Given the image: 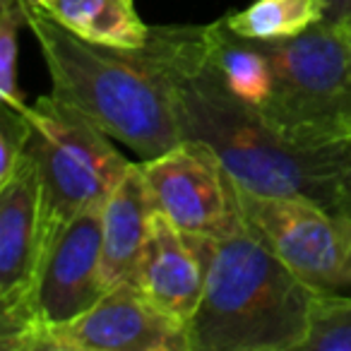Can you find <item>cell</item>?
Instances as JSON below:
<instances>
[{
  "label": "cell",
  "mask_w": 351,
  "mask_h": 351,
  "mask_svg": "<svg viewBox=\"0 0 351 351\" xmlns=\"http://www.w3.org/2000/svg\"><path fill=\"white\" fill-rule=\"evenodd\" d=\"M101 210L104 205L77 215L49 245L32 298V330L63 325L108 291L101 272Z\"/></svg>",
  "instance_id": "30bf717a"
},
{
  "label": "cell",
  "mask_w": 351,
  "mask_h": 351,
  "mask_svg": "<svg viewBox=\"0 0 351 351\" xmlns=\"http://www.w3.org/2000/svg\"><path fill=\"white\" fill-rule=\"evenodd\" d=\"M41 263V183L27 149L15 173L0 183V346L5 351H15L34 327L32 298Z\"/></svg>",
  "instance_id": "9c48e42d"
},
{
  "label": "cell",
  "mask_w": 351,
  "mask_h": 351,
  "mask_svg": "<svg viewBox=\"0 0 351 351\" xmlns=\"http://www.w3.org/2000/svg\"><path fill=\"white\" fill-rule=\"evenodd\" d=\"M341 25H344L346 29H349V34H351V17H349V20H346V22H341Z\"/></svg>",
  "instance_id": "ffe728a7"
},
{
  "label": "cell",
  "mask_w": 351,
  "mask_h": 351,
  "mask_svg": "<svg viewBox=\"0 0 351 351\" xmlns=\"http://www.w3.org/2000/svg\"><path fill=\"white\" fill-rule=\"evenodd\" d=\"M339 212L351 217V140L344 145V159H341L339 176Z\"/></svg>",
  "instance_id": "ac0fdd59"
},
{
  "label": "cell",
  "mask_w": 351,
  "mask_h": 351,
  "mask_svg": "<svg viewBox=\"0 0 351 351\" xmlns=\"http://www.w3.org/2000/svg\"><path fill=\"white\" fill-rule=\"evenodd\" d=\"M22 8L49 68L53 97L140 159H154L181 142L176 87L207 58L212 25L152 27L142 46L116 49L73 34L41 3L22 0Z\"/></svg>",
  "instance_id": "6da1fadb"
},
{
  "label": "cell",
  "mask_w": 351,
  "mask_h": 351,
  "mask_svg": "<svg viewBox=\"0 0 351 351\" xmlns=\"http://www.w3.org/2000/svg\"><path fill=\"white\" fill-rule=\"evenodd\" d=\"M29 147L41 183L44 255L77 215L101 207L128 173V161L101 128L58 97H39L27 106Z\"/></svg>",
  "instance_id": "5b68a950"
},
{
  "label": "cell",
  "mask_w": 351,
  "mask_h": 351,
  "mask_svg": "<svg viewBox=\"0 0 351 351\" xmlns=\"http://www.w3.org/2000/svg\"><path fill=\"white\" fill-rule=\"evenodd\" d=\"M303 351H351V296L317 291Z\"/></svg>",
  "instance_id": "9a60e30c"
},
{
  "label": "cell",
  "mask_w": 351,
  "mask_h": 351,
  "mask_svg": "<svg viewBox=\"0 0 351 351\" xmlns=\"http://www.w3.org/2000/svg\"><path fill=\"white\" fill-rule=\"evenodd\" d=\"M176 121L181 140L205 142L245 191L306 197L339 212L344 145L327 149L289 145L231 92L210 53L176 87Z\"/></svg>",
  "instance_id": "3957f363"
},
{
  "label": "cell",
  "mask_w": 351,
  "mask_h": 351,
  "mask_svg": "<svg viewBox=\"0 0 351 351\" xmlns=\"http://www.w3.org/2000/svg\"><path fill=\"white\" fill-rule=\"evenodd\" d=\"M210 241L186 234L154 210L132 282L156 306L188 325L205 289Z\"/></svg>",
  "instance_id": "8fae6325"
},
{
  "label": "cell",
  "mask_w": 351,
  "mask_h": 351,
  "mask_svg": "<svg viewBox=\"0 0 351 351\" xmlns=\"http://www.w3.org/2000/svg\"><path fill=\"white\" fill-rule=\"evenodd\" d=\"M327 20L325 0H253L248 8L221 17L234 34L253 41H282Z\"/></svg>",
  "instance_id": "5bb4252c"
},
{
  "label": "cell",
  "mask_w": 351,
  "mask_h": 351,
  "mask_svg": "<svg viewBox=\"0 0 351 351\" xmlns=\"http://www.w3.org/2000/svg\"><path fill=\"white\" fill-rule=\"evenodd\" d=\"M317 291L248 226L210 241L191 351H303Z\"/></svg>",
  "instance_id": "7a4b0ae2"
},
{
  "label": "cell",
  "mask_w": 351,
  "mask_h": 351,
  "mask_svg": "<svg viewBox=\"0 0 351 351\" xmlns=\"http://www.w3.org/2000/svg\"><path fill=\"white\" fill-rule=\"evenodd\" d=\"M243 221L303 282L351 289V217L306 197L260 195L236 183Z\"/></svg>",
  "instance_id": "8992f818"
},
{
  "label": "cell",
  "mask_w": 351,
  "mask_h": 351,
  "mask_svg": "<svg viewBox=\"0 0 351 351\" xmlns=\"http://www.w3.org/2000/svg\"><path fill=\"white\" fill-rule=\"evenodd\" d=\"M22 27H27L22 0H0V101L17 111H27L29 106L17 80V41Z\"/></svg>",
  "instance_id": "2e32d148"
},
{
  "label": "cell",
  "mask_w": 351,
  "mask_h": 351,
  "mask_svg": "<svg viewBox=\"0 0 351 351\" xmlns=\"http://www.w3.org/2000/svg\"><path fill=\"white\" fill-rule=\"evenodd\" d=\"M32 137V123L25 111L3 104L0 111V183L8 181L25 159Z\"/></svg>",
  "instance_id": "e0dca14e"
},
{
  "label": "cell",
  "mask_w": 351,
  "mask_h": 351,
  "mask_svg": "<svg viewBox=\"0 0 351 351\" xmlns=\"http://www.w3.org/2000/svg\"><path fill=\"white\" fill-rule=\"evenodd\" d=\"M267 84L250 108L289 145L327 149L351 140V34L320 22L293 39L258 41Z\"/></svg>",
  "instance_id": "277c9868"
},
{
  "label": "cell",
  "mask_w": 351,
  "mask_h": 351,
  "mask_svg": "<svg viewBox=\"0 0 351 351\" xmlns=\"http://www.w3.org/2000/svg\"><path fill=\"white\" fill-rule=\"evenodd\" d=\"M152 212L149 188L132 161L101 210V272L108 289L135 279Z\"/></svg>",
  "instance_id": "7c38bea8"
},
{
  "label": "cell",
  "mask_w": 351,
  "mask_h": 351,
  "mask_svg": "<svg viewBox=\"0 0 351 351\" xmlns=\"http://www.w3.org/2000/svg\"><path fill=\"white\" fill-rule=\"evenodd\" d=\"M327 3V20L325 22H335L341 25L351 17V0H325Z\"/></svg>",
  "instance_id": "d6986e66"
},
{
  "label": "cell",
  "mask_w": 351,
  "mask_h": 351,
  "mask_svg": "<svg viewBox=\"0 0 351 351\" xmlns=\"http://www.w3.org/2000/svg\"><path fill=\"white\" fill-rule=\"evenodd\" d=\"M34 3H46V0H34Z\"/></svg>",
  "instance_id": "44dd1931"
},
{
  "label": "cell",
  "mask_w": 351,
  "mask_h": 351,
  "mask_svg": "<svg viewBox=\"0 0 351 351\" xmlns=\"http://www.w3.org/2000/svg\"><path fill=\"white\" fill-rule=\"evenodd\" d=\"M65 29L92 44L137 49L149 39V25L132 0H46L41 3Z\"/></svg>",
  "instance_id": "4fadbf2b"
},
{
  "label": "cell",
  "mask_w": 351,
  "mask_h": 351,
  "mask_svg": "<svg viewBox=\"0 0 351 351\" xmlns=\"http://www.w3.org/2000/svg\"><path fill=\"white\" fill-rule=\"evenodd\" d=\"M15 351H191V341L186 322L130 279L108 289L82 315L32 330Z\"/></svg>",
  "instance_id": "ba28073f"
},
{
  "label": "cell",
  "mask_w": 351,
  "mask_h": 351,
  "mask_svg": "<svg viewBox=\"0 0 351 351\" xmlns=\"http://www.w3.org/2000/svg\"><path fill=\"white\" fill-rule=\"evenodd\" d=\"M137 164L154 210L181 231L217 241L245 229L236 181L205 142L181 140L164 154Z\"/></svg>",
  "instance_id": "52a82bcc"
}]
</instances>
